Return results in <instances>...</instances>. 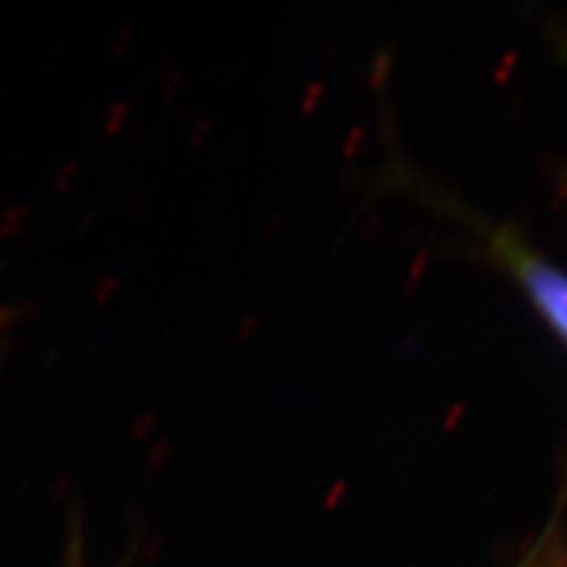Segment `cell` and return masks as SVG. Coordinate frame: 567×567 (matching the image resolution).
Listing matches in <instances>:
<instances>
[{"label":"cell","instance_id":"obj_1","mask_svg":"<svg viewBox=\"0 0 567 567\" xmlns=\"http://www.w3.org/2000/svg\"><path fill=\"white\" fill-rule=\"evenodd\" d=\"M503 252L508 265L526 286L536 307L567 341V276L559 274L545 261L527 255L526 250L517 248L515 244H507Z\"/></svg>","mask_w":567,"mask_h":567},{"label":"cell","instance_id":"obj_2","mask_svg":"<svg viewBox=\"0 0 567 567\" xmlns=\"http://www.w3.org/2000/svg\"><path fill=\"white\" fill-rule=\"evenodd\" d=\"M25 313L23 305H0V339L7 334V330L18 324Z\"/></svg>","mask_w":567,"mask_h":567}]
</instances>
